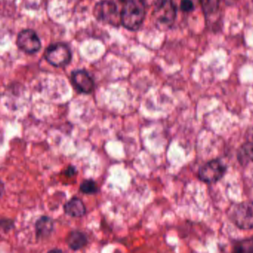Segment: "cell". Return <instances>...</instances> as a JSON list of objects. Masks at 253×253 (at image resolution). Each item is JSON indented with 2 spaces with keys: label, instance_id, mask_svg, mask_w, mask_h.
I'll use <instances>...</instances> for the list:
<instances>
[{
  "label": "cell",
  "instance_id": "d6986e66",
  "mask_svg": "<svg viewBox=\"0 0 253 253\" xmlns=\"http://www.w3.org/2000/svg\"><path fill=\"white\" fill-rule=\"evenodd\" d=\"M4 193V184L0 181V198L3 196Z\"/></svg>",
  "mask_w": 253,
  "mask_h": 253
},
{
  "label": "cell",
  "instance_id": "8992f818",
  "mask_svg": "<svg viewBox=\"0 0 253 253\" xmlns=\"http://www.w3.org/2000/svg\"><path fill=\"white\" fill-rule=\"evenodd\" d=\"M227 168L219 160L208 162L199 169V177L205 183H215L221 180L225 174Z\"/></svg>",
  "mask_w": 253,
  "mask_h": 253
},
{
  "label": "cell",
  "instance_id": "5b68a950",
  "mask_svg": "<svg viewBox=\"0 0 253 253\" xmlns=\"http://www.w3.org/2000/svg\"><path fill=\"white\" fill-rule=\"evenodd\" d=\"M44 56L50 65L56 67H63L68 65L71 61V52L66 45L56 43L47 48Z\"/></svg>",
  "mask_w": 253,
  "mask_h": 253
},
{
  "label": "cell",
  "instance_id": "e0dca14e",
  "mask_svg": "<svg viewBox=\"0 0 253 253\" xmlns=\"http://www.w3.org/2000/svg\"><path fill=\"white\" fill-rule=\"evenodd\" d=\"M77 173V169H76L75 166H68V169L65 171V175L68 177H73Z\"/></svg>",
  "mask_w": 253,
  "mask_h": 253
},
{
  "label": "cell",
  "instance_id": "2e32d148",
  "mask_svg": "<svg viewBox=\"0 0 253 253\" xmlns=\"http://www.w3.org/2000/svg\"><path fill=\"white\" fill-rule=\"evenodd\" d=\"M181 9L184 12H191L194 9V4L191 0H182L181 2Z\"/></svg>",
  "mask_w": 253,
  "mask_h": 253
},
{
  "label": "cell",
  "instance_id": "7c38bea8",
  "mask_svg": "<svg viewBox=\"0 0 253 253\" xmlns=\"http://www.w3.org/2000/svg\"><path fill=\"white\" fill-rule=\"evenodd\" d=\"M238 157L242 164L253 161V139L247 141L239 151Z\"/></svg>",
  "mask_w": 253,
  "mask_h": 253
},
{
  "label": "cell",
  "instance_id": "52a82bcc",
  "mask_svg": "<svg viewBox=\"0 0 253 253\" xmlns=\"http://www.w3.org/2000/svg\"><path fill=\"white\" fill-rule=\"evenodd\" d=\"M16 45L21 50L28 53H37L42 46L37 33L30 29L23 30L19 33Z\"/></svg>",
  "mask_w": 253,
  "mask_h": 253
},
{
  "label": "cell",
  "instance_id": "8fae6325",
  "mask_svg": "<svg viewBox=\"0 0 253 253\" xmlns=\"http://www.w3.org/2000/svg\"><path fill=\"white\" fill-rule=\"evenodd\" d=\"M53 220L47 216H43L40 218L36 223V230L37 235L39 237L46 238L50 236L53 230Z\"/></svg>",
  "mask_w": 253,
  "mask_h": 253
},
{
  "label": "cell",
  "instance_id": "30bf717a",
  "mask_svg": "<svg viewBox=\"0 0 253 253\" xmlns=\"http://www.w3.org/2000/svg\"><path fill=\"white\" fill-rule=\"evenodd\" d=\"M66 242L70 249L77 251L83 249L87 245V238L84 233L79 230H74L68 234Z\"/></svg>",
  "mask_w": 253,
  "mask_h": 253
},
{
  "label": "cell",
  "instance_id": "6da1fadb",
  "mask_svg": "<svg viewBox=\"0 0 253 253\" xmlns=\"http://www.w3.org/2000/svg\"><path fill=\"white\" fill-rule=\"evenodd\" d=\"M144 7L140 0H126L120 12L122 25L129 31L138 30L144 22Z\"/></svg>",
  "mask_w": 253,
  "mask_h": 253
},
{
  "label": "cell",
  "instance_id": "3957f363",
  "mask_svg": "<svg viewBox=\"0 0 253 253\" xmlns=\"http://www.w3.org/2000/svg\"><path fill=\"white\" fill-rule=\"evenodd\" d=\"M230 219L242 230L253 229V202L238 203L230 209Z\"/></svg>",
  "mask_w": 253,
  "mask_h": 253
},
{
  "label": "cell",
  "instance_id": "7a4b0ae2",
  "mask_svg": "<svg viewBox=\"0 0 253 253\" xmlns=\"http://www.w3.org/2000/svg\"><path fill=\"white\" fill-rule=\"evenodd\" d=\"M153 16L159 29L166 30L170 28L176 16L175 3L172 0H160L156 4Z\"/></svg>",
  "mask_w": 253,
  "mask_h": 253
},
{
  "label": "cell",
  "instance_id": "9c48e42d",
  "mask_svg": "<svg viewBox=\"0 0 253 253\" xmlns=\"http://www.w3.org/2000/svg\"><path fill=\"white\" fill-rule=\"evenodd\" d=\"M65 213L72 218H80L86 213L85 205L81 199L74 197L64 206Z\"/></svg>",
  "mask_w": 253,
  "mask_h": 253
},
{
  "label": "cell",
  "instance_id": "ac0fdd59",
  "mask_svg": "<svg viewBox=\"0 0 253 253\" xmlns=\"http://www.w3.org/2000/svg\"><path fill=\"white\" fill-rule=\"evenodd\" d=\"M144 4V6L150 7V6L156 5L160 0H140Z\"/></svg>",
  "mask_w": 253,
  "mask_h": 253
},
{
  "label": "cell",
  "instance_id": "9a60e30c",
  "mask_svg": "<svg viewBox=\"0 0 253 253\" xmlns=\"http://www.w3.org/2000/svg\"><path fill=\"white\" fill-rule=\"evenodd\" d=\"M237 252L249 253L253 252V239L242 241L236 247Z\"/></svg>",
  "mask_w": 253,
  "mask_h": 253
},
{
  "label": "cell",
  "instance_id": "4fadbf2b",
  "mask_svg": "<svg viewBox=\"0 0 253 253\" xmlns=\"http://www.w3.org/2000/svg\"><path fill=\"white\" fill-rule=\"evenodd\" d=\"M204 13L206 16H211L218 11L221 0H200Z\"/></svg>",
  "mask_w": 253,
  "mask_h": 253
},
{
  "label": "cell",
  "instance_id": "5bb4252c",
  "mask_svg": "<svg viewBox=\"0 0 253 253\" xmlns=\"http://www.w3.org/2000/svg\"><path fill=\"white\" fill-rule=\"evenodd\" d=\"M80 189L82 193L86 195H94L99 191L97 184L92 179L83 181L80 184Z\"/></svg>",
  "mask_w": 253,
  "mask_h": 253
},
{
  "label": "cell",
  "instance_id": "ba28073f",
  "mask_svg": "<svg viewBox=\"0 0 253 253\" xmlns=\"http://www.w3.org/2000/svg\"><path fill=\"white\" fill-rule=\"evenodd\" d=\"M72 81L74 87L83 94H90L94 89V82L90 74L84 70H77L72 74Z\"/></svg>",
  "mask_w": 253,
  "mask_h": 253
},
{
  "label": "cell",
  "instance_id": "277c9868",
  "mask_svg": "<svg viewBox=\"0 0 253 253\" xmlns=\"http://www.w3.org/2000/svg\"><path fill=\"white\" fill-rule=\"evenodd\" d=\"M93 14L96 19L117 26L121 24V14L117 4L112 1H101L95 5Z\"/></svg>",
  "mask_w": 253,
  "mask_h": 253
}]
</instances>
